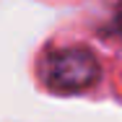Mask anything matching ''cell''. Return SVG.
Masks as SVG:
<instances>
[{
    "mask_svg": "<svg viewBox=\"0 0 122 122\" xmlns=\"http://www.w3.org/2000/svg\"><path fill=\"white\" fill-rule=\"evenodd\" d=\"M101 75L99 60L86 47H60L52 49L39 62V78L42 83L60 91V94H75L83 88H91Z\"/></svg>",
    "mask_w": 122,
    "mask_h": 122,
    "instance_id": "1",
    "label": "cell"
}]
</instances>
